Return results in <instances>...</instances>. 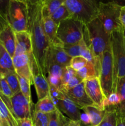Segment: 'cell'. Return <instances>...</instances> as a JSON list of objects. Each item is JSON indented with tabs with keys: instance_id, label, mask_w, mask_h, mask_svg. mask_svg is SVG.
Masks as SVG:
<instances>
[{
	"instance_id": "1",
	"label": "cell",
	"mask_w": 125,
	"mask_h": 126,
	"mask_svg": "<svg viewBox=\"0 0 125 126\" xmlns=\"http://www.w3.org/2000/svg\"><path fill=\"white\" fill-rule=\"evenodd\" d=\"M28 27L30 34L32 51L38 73L46 76L47 55L50 47L44 29L42 0H28Z\"/></svg>"
},
{
	"instance_id": "2",
	"label": "cell",
	"mask_w": 125,
	"mask_h": 126,
	"mask_svg": "<svg viewBox=\"0 0 125 126\" xmlns=\"http://www.w3.org/2000/svg\"><path fill=\"white\" fill-rule=\"evenodd\" d=\"M93 55L100 65L103 53L110 46V37L102 23L96 18L86 25Z\"/></svg>"
},
{
	"instance_id": "3",
	"label": "cell",
	"mask_w": 125,
	"mask_h": 126,
	"mask_svg": "<svg viewBox=\"0 0 125 126\" xmlns=\"http://www.w3.org/2000/svg\"><path fill=\"white\" fill-rule=\"evenodd\" d=\"M99 2L94 0H64V4L69 12L70 18L87 25L98 18Z\"/></svg>"
},
{
	"instance_id": "4",
	"label": "cell",
	"mask_w": 125,
	"mask_h": 126,
	"mask_svg": "<svg viewBox=\"0 0 125 126\" xmlns=\"http://www.w3.org/2000/svg\"><path fill=\"white\" fill-rule=\"evenodd\" d=\"M110 45L113 65V89L118 79L125 76V42L123 30L110 34Z\"/></svg>"
},
{
	"instance_id": "5",
	"label": "cell",
	"mask_w": 125,
	"mask_h": 126,
	"mask_svg": "<svg viewBox=\"0 0 125 126\" xmlns=\"http://www.w3.org/2000/svg\"><path fill=\"white\" fill-rule=\"evenodd\" d=\"M121 6L115 1L99 2L98 18L109 34L113 32L123 30L120 20Z\"/></svg>"
},
{
	"instance_id": "6",
	"label": "cell",
	"mask_w": 125,
	"mask_h": 126,
	"mask_svg": "<svg viewBox=\"0 0 125 126\" xmlns=\"http://www.w3.org/2000/svg\"><path fill=\"white\" fill-rule=\"evenodd\" d=\"M28 14L26 1L9 0L7 20L15 32H27Z\"/></svg>"
},
{
	"instance_id": "7",
	"label": "cell",
	"mask_w": 125,
	"mask_h": 126,
	"mask_svg": "<svg viewBox=\"0 0 125 126\" xmlns=\"http://www.w3.org/2000/svg\"><path fill=\"white\" fill-rule=\"evenodd\" d=\"M83 25L82 22L74 18L64 20L58 25V38L64 45L77 44L83 38Z\"/></svg>"
},
{
	"instance_id": "8",
	"label": "cell",
	"mask_w": 125,
	"mask_h": 126,
	"mask_svg": "<svg viewBox=\"0 0 125 126\" xmlns=\"http://www.w3.org/2000/svg\"><path fill=\"white\" fill-rule=\"evenodd\" d=\"M100 84L105 98L114 92L113 65L110 45L103 53L99 76Z\"/></svg>"
},
{
	"instance_id": "9",
	"label": "cell",
	"mask_w": 125,
	"mask_h": 126,
	"mask_svg": "<svg viewBox=\"0 0 125 126\" xmlns=\"http://www.w3.org/2000/svg\"><path fill=\"white\" fill-rule=\"evenodd\" d=\"M84 82L86 92L94 105L102 110H105L106 98L102 90L99 77L85 80Z\"/></svg>"
},
{
	"instance_id": "10",
	"label": "cell",
	"mask_w": 125,
	"mask_h": 126,
	"mask_svg": "<svg viewBox=\"0 0 125 126\" xmlns=\"http://www.w3.org/2000/svg\"><path fill=\"white\" fill-rule=\"evenodd\" d=\"M10 99L16 119L32 118L31 108L33 104L29 103L20 91L13 95Z\"/></svg>"
},
{
	"instance_id": "11",
	"label": "cell",
	"mask_w": 125,
	"mask_h": 126,
	"mask_svg": "<svg viewBox=\"0 0 125 126\" xmlns=\"http://www.w3.org/2000/svg\"><path fill=\"white\" fill-rule=\"evenodd\" d=\"M62 93L72 101L80 110L88 106H95L86 92L84 81L75 87L64 91Z\"/></svg>"
},
{
	"instance_id": "12",
	"label": "cell",
	"mask_w": 125,
	"mask_h": 126,
	"mask_svg": "<svg viewBox=\"0 0 125 126\" xmlns=\"http://www.w3.org/2000/svg\"><path fill=\"white\" fill-rule=\"evenodd\" d=\"M56 109L58 110L62 114H65L67 118L73 121H81L80 109L71 101L64 94L60 98L54 101Z\"/></svg>"
},
{
	"instance_id": "13",
	"label": "cell",
	"mask_w": 125,
	"mask_h": 126,
	"mask_svg": "<svg viewBox=\"0 0 125 126\" xmlns=\"http://www.w3.org/2000/svg\"><path fill=\"white\" fill-rule=\"evenodd\" d=\"M12 60L13 67L17 75L26 79L31 84H33V74L29 55L27 54L14 55L12 58Z\"/></svg>"
},
{
	"instance_id": "14",
	"label": "cell",
	"mask_w": 125,
	"mask_h": 126,
	"mask_svg": "<svg viewBox=\"0 0 125 126\" xmlns=\"http://www.w3.org/2000/svg\"><path fill=\"white\" fill-rule=\"evenodd\" d=\"M71 59L72 58L66 54L62 47L50 46L47 55V72L49 64L56 63L66 67L70 65Z\"/></svg>"
},
{
	"instance_id": "15",
	"label": "cell",
	"mask_w": 125,
	"mask_h": 126,
	"mask_svg": "<svg viewBox=\"0 0 125 126\" xmlns=\"http://www.w3.org/2000/svg\"><path fill=\"white\" fill-rule=\"evenodd\" d=\"M15 34L16 47L14 55L27 54L31 58H33L31 39L29 33L28 32H15Z\"/></svg>"
},
{
	"instance_id": "16",
	"label": "cell",
	"mask_w": 125,
	"mask_h": 126,
	"mask_svg": "<svg viewBox=\"0 0 125 126\" xmlns=\"http://www.w3.org/2000/svg\"><path fill=\"white\" fill-rule=\"evenodd\" d=\"M0 43L13 58L15 51L16 38L15 32L9 25L0 32Z\"/></svg>"
},
{
	"instance_id": "17",
	"label": "cell",
	"mask_w": 125,
	"mask_h": 126,
	"mask_svg": "<svg viewBox=\"0 0 125 126\" xmlns=\"http://www.w3.org/2000/svg\"><path fill=\"white\" fill-rule=\"evenodd\" d=\"M43 23L44 32L50 46L63 47L64 44L57 36L58 25L53 21L51 17L43 18Z\"/></svg>"
},
{
	"instance_id": "18",
	"label": "cell",
	"mask_w": 125,
	"mask_h": 126,
	"mask_svg": "<svg viewBox=\"0 0 125 126\" xmlns=\"http://www.w3.org/2000/svg\"><path fill=\"white\" fill-rule=\"evenodd\" d=\"M33 84L35 87L38 100L49 96V85L46 76L42 73L34 75Z\"/></svg>"
},
{
	"instance_id": "19",
	"label": "cell",
	"mask_w": 125,
	"mask_h": 126,
	"mask_svg": "<svg viewBox=\"0 0 125 126\" xmlns=\"http://www.w3.org/2000/svg\"><path fill=\"white\" fill-rule=\"evenodd\" d=\"M82 110L88 117L89 126H98L105 116V110H102L94 105L85 107Z\"/></svg>"
},
{
	"instance_id": "20",
	"label": "cell",
	"mask_w": 125,
	"mask_h": 126,
	"mask_svg": "<svg viewBox=\"0 0 125 126\" xmlns=\"http://www.w3.org/2000/svg\"><path fill=\"white\" fill-rule=\"evenodd\" d=\"M115 92L120 97V103L117 107L113 108L115 110L118 116L125 117V76L117 81Z\"/></svg>"
},
{
	"instance_id": "21",
	"label": "cell",
	"mask_w": 125,
	"mask_h": 126,
	"mask_svg": "<svg viewBox=\"0 0 125 126\" xmlns=\"http://www.w3.org/2000/svg\"><path fill=\"white\" fill-rule=\"evenodd\" d=\"M11 71H15L12 57L0 43V74L4 75Z\"/></svg>"
},
{
	"instance_id": "22",
	"label": "cell",
	"mask_w": 125,
	"mask_h": 126,
	"mask_svg": "<svg viewBox=\"0 0 125 126\" xmlns=\"http://www.w3.org/2000/svg\"><path fill=\"white\" fill-rule=\"evenodd\" d=\"M64 2V0H42V14L43 18L51 17Z\"/></svg>"
},
{
	"instance_id": "23",
	"label": "cell",
	"mask_w": 125,
	"mask_h": 126,
	"mask_svg": "<svg viewBox=\"0 0 125 126\" xmlns=\"http://www.w3.org/2000/svg\"><path fill=\"white\" fill-rule=\"evenodd\" d=\"M56 107L50 96L39 100L34 107V111L49 114L56 110Z\"/></svg>"
},
{
	"instance_id": "24",
	"label": "cell",
	"mask_w": 125,
	"mask_h": 126,
	"mask_svg": "<svg viewBox=\"0 0 125 126\" xmlns=\"http://www.w3.org/2000/svg\"><path fill=\"white\" fill-rule=\"evenodd\" d=\"M71 121L58 110L49 113V126H69Z\"/></svg>"
},
{
	"instance_id": "25",
	"label": "cell",
	"mask_w": 125,
	"mask_h": 126,
	"mask_svg": "<svg viewBox=\"0 0 125 126\" xmlns=\"http://www.w3.org/2000/svg\"><path fill=\"white\" fill-rule=\"evenodd\" d=\"M105 113L101 123L98 126H116L117 114L114 108L112 107L105 108Z\"/></svg>"
},
{
	"instance_id": "26",
	"label": "cell",
	"mask_w": 125,
	"mask_h": 126,
	"mask_svg": "<svg viewBox=\"0 0 125 126\" xmlns=\"http://www.w3.org/2000/svg\"><path fill=\"white\" fill-rule=\"evenodd\" d=\"M77 74L81 79L85 81L89 79L98 77L95 67L91 63L88 62L87 65L83 66L80 70L77 71Z\"/></svg>"
},
{
	"instance_id": "27",
	"label": "cell",
	"mask_w": 125,
	"mask_h": 126,
	"mask_svg": "<svg viewBox=\"0 0 125 126\" xmlns=\"http://www.w3.org/2000/svg\"><path fill=\"white\" fill-rule=\"evenodd\" d=\"M2 76L6 79L13 94H15L20 91L19 81H18L17 74L16 73L15 71H11Z\"/></svg>"
},
{
	"instance_id": "28",
	"label": "cell",
	"mask_w": 125,
	"mask_h": 126,
	"mask_svg": "<svg viewBox=\"0 0 125 126\" xmlns=\"http://www.w3.org/2000/svg\"><path fill=\"white\" fill-rule=\"evenodd\" d=\"M50 17L53 21L58 25L61 22L70 18V14L66 6L63 3L51 15Z\"/></svg>"
},
{
	"instance_id": "29",
	"label": "cell",
	"mask_w": 125,
	"mask_h": 126,
	"mask_svg": "<svg viewBox=\"0 0 125 126\" xmlns=\"http://www.w3.org/2000/svg\"><path fill=\"white\" fill-rule=\"evenodd\" d=\"M18 76V81L20 84V92L29 101V103L33 104L31 99V84L30 82L23 77Z\"/></svg>"
},
{
	"instance_id": "30",
	"label": "cell",
	"mask_w": 125,
	"mask_h": 126,
	"mask_svg": "<svg viewBox=\"0 0 125 126\" xmlns=\"http://www.w3.org/2000/svg\"><path fill=\"white\" fill-rule=\"evenodd\" d=\"M83 40L75 44H64L63 45V49L66 54L71 58L77 56H81Z\"/></svg>"
},
{
	"instance_id": "31",
	"label": "cell",
	"mask_w": 125,
	"mask_h": 126,
	"mask_svg": "<svg viewBox=\"0 0 125 126\" xmlns=\"http://www.w3.org/2000/svg\"><path fill=\"white\" fill-rule=\"evenodd\" d=\"M32 119L34 126H49V114H45L34 111L32 115Z\"/></svg>"
},
{
	"instance_id": "32",
	"label": "cell",
	"mask_w": 125,
	"mask_h": 126,
	"mask_svg": "<svg viewBox=\"0 0 125 126\" xmlns=\"http://www.w3.org/2000/svg\"><path fill=\"white\" fill-rule=\"evenodd\" d=\"M9 0H0V22L4 27L9 25L7 20Z\"/></svg>"
},
{
	"instance_id": "33",
	"label": "cell",
	"mask_w": 125,
	"mask_h": 126,
	"mask_svg": "<svg viewBox=\"0 0 125 126\" xmlns=\"http://www.w3.org/2000/svg\"><path fill=\"white\" fill-rule=\"evenodd\" d=\"M64 66L56 63H51L47 66V74L48 75L55 76L58 78L61 79L62 72H63Z\"/></svg>"
},
{
	"instance_id": "34",
	"label": "cell",
	"mask_w": 125,
	"mask_h": 126,
	"mask_svg": "<svg viewBox=\"0 0 125 126\" xmlns=\"http://www.w3.org/2000/svg\"><path fill=\"white\" fill-rule=\"evenodd\" d=\"M88 62L82 56H77L72 58L69 66L75 71H77L85 66Z\"/></svg>"
},
{
	"instance_id": "35",
	"label": "cell",
	"mask_w": 125,
	"mask_h": 126,
	"mask_svg": "<svg viewBox=\"0 0 125 126\" xmlns=\"http://www.w3.org/2000/svg\"><path fill=\"white\" fill-rule=\"evenodd\" d=\"M77 75V71H75L74 69L70 66H66L64 68L63 72H62V76H61V87H63L64 85L66 84L67 82L72 78V77Z\"/></svg>"
},
{
	"instance_id": "36",
	"label": "cell",
	"mask_w": 125,
	"mask_h": 126,
	"mask_svg": "<svg viewBox=\"0 0 125 126\" xmlns=\"http://www.w3.org/2000/svg\"><path fill=\"white\" fill-rule=\"evenodd\" d=\"M0 92H1L4 95L9 98L13 97V95H14L12 91H11L6 79L1 75V78H0Z\"/></svg>"
},
{
	"instance_id": "37",
	"label": "cell",
	"mask_w": 125,
	"mask_h": 126,
	"mask_svg": "<svg viewBox=\"0 0 125 126\" xmlns=\"http://www.w3.org/2000/svg\"><path fill=\"white\" fill-rule=\"evenodd\" d=\"M83 80L82 79H81L77 74V75H75L74 77H72V78L66 83V85H64L63 87H61V89H60V91L63 92H64V91H67V90L71 89L75 87L76 86L79 84L80 83H81V82H83Z\"/></svg>"
},
{
	"instance_id": "38",
	"label": "cell",
	"mask_w": 125,
	"mask_h": 126,
	"mask_svg": "<svg viewBox=\"0 0 125 126\" xmlns=\"http://www.w3.org/2000/svg\"><path fill=\"white\" fill-rule=\"evenodd\" d=\"M47 81L49 84L52 85L54 87H55L56 88H57L58 89L60 90L61 87V79L58 78L57 77H55V76H50V75H48V76L47 77Z\"/></svg>"
},
{
	"instance_id": "39",
	"label": "cell",
	"mask_w": 125,
	"mask_h": 126,
	"mask_svg": "<svg viewBox=\"0 0 125 126\" xmlns=\"http://www.w3.org/2000/svg\"><path fill=\"white\" fill-rule=\"evenodd\" d=\"M18 126H34L32 118L17 119Z\"/></svg>"
},
{
	"instance_id": "40",
	"label": "cell",
	"mask_w": 125,
	"mask_h": 126,
	"mask_svg": "<svg viewBox=\"0 0 125 126\" xmlns=\"http://www.w3.org/2000/svg\"><path fill=\"white\" fill-rule=\"evenodd\" d=\"M120 20L123 29H125V5L121 6V11H120Z\"/></svg>"
},
{
	"instance_id": "41",
	"label": "cell",
	"mask_w": 125,
	"mask_h": 126,
	"mask_svg": "<svg viewBox=\"0 0 125 126\" xmlns=\"http://www.w3.org/2000/svg\"><path fill=\"white\" fill-rule=\"evenodd\" d=\"M125 126V117L117 115V126Z\"/></svg>"
},
{
	"instance_id": "42",
	"label": "cell",
	"mask_w": 125,
	"mask_h": 126,
	"mask_svg": "<svg viewBox=\"0 0 125 126\" xmlns=\"http://www.w3.org/2000/svg\"><path fill=\"white\" fill-rule=\"evenodd\" d=\"M0 126H11L7 121L0 116Z\"/></svg>"
},
{
	"instance_id": "43",
	"label": "cell",
	"mask_w": 125,
	"mask_h": 126,
	"mask_svg": "<svg viewBox=\"0 0 125 126\" xmlns=\"http://www.w3.org/2000/svg\"><path fill=\"white\" fill-rule=\"evenodd\" d=\"M69 126H82V123L80 121H72Z\"/></svg>"
},
{
	"instance_id": "44",
	"label": "cell",
	"mask_w": 125,
	"mask_h": 126,
	"mask_svg": "<svg viewBox=\"0 0 125 126\" xmlns=\"http://www.w3.org/2000/svg\"><path fill=\"white\" fill-rule=\"evenodd\" d=\"M4 28H5V27H4V26L2 25V24H1V22H0V32H1V31H2V30H3Z\"/></svg>"
},
{
	"instance_id": "45",
	"label": "cell",
	"mask_w": 125,
	"mask_h": 126,
	"mask_svg": "<svg viewBox=\"0 0 125 126\" xmlns=\"http://www.w3.org/2000/svg\"><path fill=\"white\" fill-rule=\"evenodd\" d=\"M123 36H124V39H125V29H123Z\"/></svg>"
},
{
	"instance_id": "46",
	"label": "cell",
	"mask_w": 125,
	"mask_h": 126,
	"mask_svg": "<svg viewBox=\"0 0 125 126\" xmlns=\"http://www.w3.org/2000/svg\"><path fill=\"white\" fill-rule=\"evenodd\" d=\"M0 78H1V74H0Z\"/></svg>"
},
{
	"instance_id": "47",
	"label": "cell",
	"mask_w": 125,
	"mask_h": 126,
	"mask_svg": "<svg viewBox=\"0 0 125 126\" xmlns=\"http://www.w3.org/2000/svg\"></svg>"
}]
</instances>
